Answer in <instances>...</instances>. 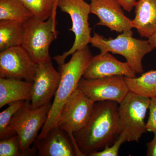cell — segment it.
Listing matches in <instances>:
<instances>
[{"instance_id": "cell-1", "label": "cell", "mask_w": 156, "mask_h": 156, "mask_svg": "<svg viewBox=\"0 0 156 156\" xmlns=\"http://www.w3.org/2000/svg\"><path fill=\"white\" fill-rule=\"evenodd\" d=\"M119 105L111 101L95 102L86 125L74 133L76 145L83 156L112 145L122 133Z\"/></svg>"}, {"instance_id": "cell-2", "label": "cell", "mask_w": 156, "mask_h": 156, "mask_svg": "<svg viewBox=\"0 0 156 156\" xmlns=\"http://www.w3.org/2000/svg\"><path fill=\"white\" fill-rule=\"evenodd\" d=\"M89 46L77 50L68 62L58 65L61 79L47 121L38 137H43L51 128L57 126L58 116L68 98L78 88V84L92 57Z\"/></svg>"}, {"instance_id": "cell-3", "label": "cell", "mask_w": 156, "mask_h": 156, "mask_svg": "<svg viewBox=\"0 0 156 156\" xmlns=\"http://www.w3.org/2000/svg\"><path fill=\"white\" fill-rule=\"evenodd\" d=\"M133 35L132 30H126L115 38L106 39L94 33L90 44L92 47L99 49L101 53L108 52L122 55L136 73L142 74L144 73L143 58L154 48L147 40L135 38Z\"/></svg>"}, {"instance_id": "cell-4", "label": "cell", "mask_w": 156, "mask_h": 156, "mask_svg": "<svg viewBox=\"0 0 156 156\" xmlns=\"http://www.w3.org/2000/svg\"><path fill=\"white\" fill-rule=\"evenodd\" d=\"M57 24L52 16L46 20L33 17L24 23L21 46L37 64L52 60L49 49L58 37Z\"/></svg>"}, {"instance_id": "cell-5", "label": "cell", "mask_w": 156, "mask_h": 156, "mask_svg": "<svg viewBox=\"0 0 156 156\" xmlns=\"http://www.w3.org/2000/svg\"><path fill=\"white\" fill-rule=\"evenodd\" d=\"M52 103L36 108H32L30 101H25L22 107L14 115L9 125V129L17 134L23 156L33 154L31 148L41 128L44 125Z\"/></svg>"}, {"instance_id": "cell-6", "label": "cell", "mask_w": 156, "mask_h": 156, "mask_svg": "<svg viewBox=\"0 0 156 156\" xmlns=\"http://www.w3.org/2000/svg\"><path fill=\"white\" fill-rule=\"evenodd\" d=\"M58 8L62 12L69 14L72 21V27L69 30L73 33L75 37L69 50L53 57L59 65L65 62L68 56L88 46L92 38V29L89 22L91 6L85 0H58Z\"/></svg>"}, {"instance_id": "cell-7", "label": "cell", "mask_w": 156, "mask_h": 156, "mask_svg": "<svg viewBox=\"0 0 156 156\" xmlns=\"http://www.w3.org/2000/svg\"><path fill=\"white\" fill-rule=\"evenodd\" d=\"M150 100L130 91L119 104L120 124L127 141L138 142L143 134L147 132L145 118Z\"/></svg>"}, {"instance_id": "cell-8", "label": "cell", "mask_w": 156, "mask_h": 156, "mask_svg": "<svg viewBox=\"0 0 156 156\" xmlns=\"http://www.w3.org/2000/svg\"><path fill=\"white\" fill-rule=\"evenodd\" d=\"M95 103L77 88L62 108L57 126L69 135L77 147L74 133L86 125L92 115Z\"/></svg>"}, {"instance_id": "cell-9", "label": "cell", "mask_w": 156, "mask_h": 156, "mask_svg": "<svg viewBox=\"0 0 156 156\" xmlns=\"http://www.w3.org/2000/svg\"><path fill=\"white\" fill-rule=\"evenodd\" d=\"M78 88L95 102L111 101L119 104L130 92L123 76H114L97 79L82 78Z\"/></svg>"}, {"instance_id": "cell-10", "label": "cell", "mask_w": 156, "mask_h": 156, "mask_svg": "<svg viewBox=\"0 0 156 156\" xmlns=\"http://www.w3.org/2000/svg\"><path fill=\"white\" fill-rule=\"evenodd\" d=\"M37 64L21 46L1 51L0 78H13L33 83Z\"/></svg>"}, {"instance_id": "cell-11", "label": "cell", "mask_w": 156, "mask_h": 156, "mask_svg": "<svg viewBox=\"0 0 156 156\" xmlns=\"http://www.w3.org/2000/svg\"><path fill=\"white\" fill-rule=\"evenodd\" d=\"M61 73L53 66L52 60L37 64L33 82L30 105L36 108L51 103L55 96L61 79Z\"/></svg>"}, {"instance_id": "cell-12", "label": "cell", "mask_w": 156, "mask_h": 156, "mask_svg": "<svg viewBox=\"0 0 156 156\" xmlns=\"http://www.w3.org/2000/svg\"><path fill=\"white\" fill-rule=\"evenodd\" d=\"M34 147L40 156H83L69 135L58 126L43 137H37Z\"/></svg>"}, {"instance_id": "cell-13", "label": "cell", "mask_w": 156, "mask_h": 156, "mask_svg": "<svg viewBox=\"0 0 156 156\" xmlns=\"http://www.w3.org/2000/svg\"><path fill=\"white\" fill-rule=\"evenodd\" d=\"M91 14L98 17L96 25L122 33L134 28L132 20L125 15L122 7L115 0H91Z\"/></svg>"}, {"instance_id": "cell-14", "label": "cell", "mask_w": 156, "mask_h": 156, "mask_svg": "<svg viewBox=\"0 0 156 156\" xmlns=\"http://www.w3.org/2000/svg\"><path fill=\"white\" fill-rule=\"evenodd\" d=\"M136 74L127 62L119 61L110 53L107 52L92 56L83 78L97 79L114 76L135 78Z\"/></svg>"}, {"instance_id": "cell-15", "label": "cell", "mask_w": 156, "mask_h": 156, "mask_svg": "<svg viewBox=\"0 0 156 156\" xmlns=\"http://www.w3.org/2000/svg\"><path fill=\"white\" fill-rule=\"evenodd\" d=\"M33 83L13 78H0V108L18 101H31Z\"/></svg>"}, {"instance_id": "cell-16", "label": "cell", "mask_w": 156, "mask_h": 156, "mask_svg": "<svg viewBox=\"0 0 156 156\" xmlns=\"http://www.w3.org/2000/svg\"><path fill=\"white\" fill-rule=\"evenodd\" d=\"M134 8V28L140 37L148 38L156 31V0H137Z\"/></svg>"}, {"instance_id": "cell-17", "label": "cell", "mask_w": 156, "mask_h": 156, "mask_svg": "<svg viewBox=\"0 0 156 156\" xmlns=\"http://www.w3.org/2000/svg\"><path fill=\"white\" fill-rule=\"evenodd\" d=\"M24 23L14 20H0V51L21 46Z\"/></svg>"}, {"instance_id": "cell-18", "label": "cell", "mask_w": 156, "mask_h": 156, "mask_svg": "<svg viewBox=\"0 0 156 156\" xmlns=\"http://www.w3.org/2000/svg\"><path fill=\"white\" fill-rule=\"evenodd\" d=\"M125 79L131 92L150 98H156V70L144 73L138 77Z\"/></svg>"}, {"instance_id": "cell-19", "label": "cell", "mask_w": 156, "mask_h": 156, "mask_svg": "<svg viewBox=\"0 0 156 156\" xmlns=\"http://www.w3.org/2000/svg\"><path fill=\"white\" fill-rule=\"evenodd\" d=\"M34 17L20 0H0V20L26 22Z\"/></svg>"}, {"instance_id": "cell-20", "label": "cell", "mask_w": 156, "mask_h": 156, "mask_svg": "<svg viewBox=\"0 0 156 156\" xmlns=\"http://www.w3.org/2000/svg\"><path fill=\"white\" fill-rule=\"evenodd\" d=\"M34 17L46 20L52 15L54 0H20Z\"/></svg>"}, {"instance_id": "cell-21", "label": "cell", "mask_w": 156, "mask_h": 156, "mask_svg": "<svg viewBox=\"0 0 156 156\" xmlns=\"http://www.w3.org/2000/svg\"><path fill=\"white\" fill-rule=\"evenodd\" d=\"M25 101H18L9 105V106L0 113V139H7L15 135L9 129V125L14 115L24 105Z\"/></svg>"}, {"instance_id": "cell-22", "label": "cell", "mask_w": 156, "mask_h": 156, "mask_svg": "<svg viewBox=\"0 0 156 156\" xmlns=\"http://www.w3.org/2000/svg\"><path fill=\"white\" fill-rule=\"evenodd\" d=\"M23 156L17 134L0 141V156Z\"/></svg>"}, {"instance_id": "cell-23", "label": "cell", "mask_w": 156, "mask_h": 156, "mask_svg": "<svg viewBox=\"0 0 156 156\" xmlns=\"http://www.w3.org/2000/svg\"><path fill=\"white\" fill-rule=\"evenodd\" d=\"M127 141L126 134L122 132L113 144L107 146L102 150L92 153L89 156H118L121 145Z\"/></svg>"}, {"instance_id": "cell-24", "label": "cell", "mask_w": 156, "mask_h": 156, "mask_svg": "<svg viewBox=\"0 0 156 156\" xmlns=\"http://www.w3.org/2000/svg\"><path fill=\"white\" fill-rule=\"evenodd\" d=\"M149 110V115L146 128L149 132L156 134V98H151Z\"/></svg>"}, {"instance_id": "cell-25", "label": "cell", "mask_w": 156, "mask_h": 156, "mask_svg": "<svg viewBox=\"0 0 156 156\" xmlns=\"http://www.w3.org/2000/svg\"><path fill=\"white\" fill-rule=\"evenodd\" d=\"M123 9L128 12H131L135 7L136 0H115Z\"/></svg>"}, {"instance_id": "cell-26", "label": "cell", "mask_w": 156, "mask_h": 156, "mask_svg": "<svg viewBox=\"0 0 156 156\" xmlns=\"http://www.w3.org/2000/svg\"><path fill=\"white\" fill-rule=\"evenodd\" d=\"M147 156H156V134H154L153 139L147 144Z\"/></svg>"}, {"instance_id": "cell-27", "label": "cell", "mask_w": 156, "mask_h": 156, "mask_svg": "<svg viewBox=\"0 0 156 156\" xmlns=\"http://www.w3.org/2000/svg\"><path fill=\"white\" fill-rule=\"evenodd\" d=\"M147 41L154 48L156 49V31L151 36L148 38Z\"/></svg>"}, {"instance_id": "cell-28", "label": "cell", "mask_w": 156, "mask_h": 156, "mask_svg": "<svg viewBox=\"0 0 156 156\" xmlns=\"http://www.w3.org/2000/svg\"><path fill=\"white\" fill-rule=\"evenodd\" d=\"M58 0H54V10H53V14H52V17H53V20L55 21L56 23H57V21H56V11H57V8H58Z\"/></svg>"}]
</instances>
